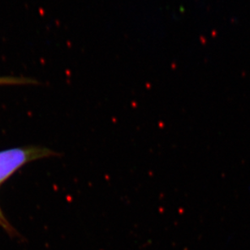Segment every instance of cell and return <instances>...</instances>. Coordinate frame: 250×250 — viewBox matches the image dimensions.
Returning a JSON list of instances; mask_svg holds the SVG:
<instances>
[{
    "label": "cell",
    "instance_id": "7a4b0ae2",
    "mask_svg": "<svg viewBox=\"0 0 250 250\" xmlns=\"http://www.w3.org/2000/svg\"><path fill=\"white\" fill-rule=\"evenodd\" d=\"M0 227L3 229L6 232L11 236H17V232L16 229L10 224L9 222L6 219L4 214L2 213V209L0 208Z\"/></svg>",
    "mask_w": 250,
    "mask_h": 250
},
{
    "label": "cell",
    "instance_id": "6da1fadb",
    "mask_svg": "<svg viewBox=\"0 0 250 250\" xmlns=\"http://www.w3.org/2000/svg\"><path fill=\"white\" fill-rule=\"evenodd\" d=\"M53 156L60 154L42 146L17 147L0 151V186L27 164Z\"/></svg>",
    "mask_w": 250,
    "mask_h": 250
}]
</instances>
